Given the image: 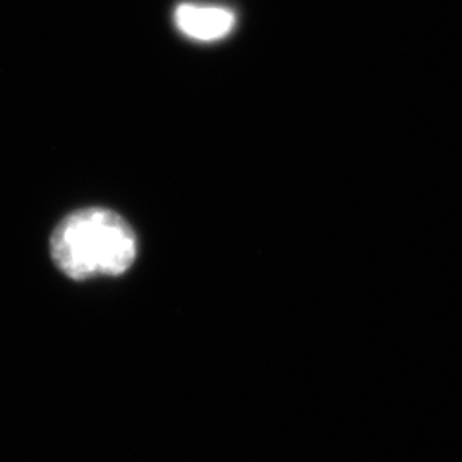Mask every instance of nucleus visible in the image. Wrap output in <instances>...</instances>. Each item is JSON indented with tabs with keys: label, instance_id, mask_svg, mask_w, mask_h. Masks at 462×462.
<instances>
[{
	"label": "nucleus",
	"instance_id": "f257e3e1",
	"mask_svg": "<svg viewBox=\"0 0 462 462\" xmlns=\"http://www.w3.org/2000/svg\"><path fill=\"white\" fill-rule=\"evenodd\" d=\"M55 265L70 280L124 274L135 261L137 240L122 216L88 208L67 216L50 240Z\"/></svg>",
	"mask_w": 462,
	"mask_h": 462
},
{
	"label": "nucleus",
	"instance_id": "f03ea898",
	"mask_svg": "<svg viewBox=\"0 0 462 462\" xmlns=\"http://www.w3.org/2000/svg\"><path fill=\"white\" fill-rule=\"evenodd\" d=\"M173 21L185 38L213 43L230 36L236 26V14L225 5L183 2L175 9Z\"/></svg>",
	"mask_w": 462,
	"mask_h": 462
}]
</instances>
